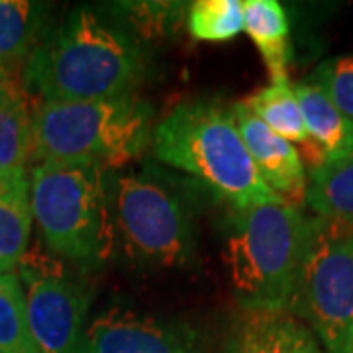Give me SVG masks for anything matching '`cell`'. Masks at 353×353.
I'll return each instance as SVG.
<instances>
[{"label":"cell","mask_w":353,"mask_h":353,"mask_svg":"<svg viewBox=\"0 0 353 353\" xmlns=\"http://www.w3.org/2000/svg\"><path fill=\"white\" fill-rule=\"evenodd\" d=\"M243 30L263 57L273 81L287 77L290 59V26L285 8L277 0H245Z\"/></svg>","instance_id":"9a60e30c"},{"label":"cell","mask_w":353,"mask_h":353,"mask_svg":"<svg viewBox=\"0 0 353 353\" xmlns=\"http://www.w3.org/2000/svg\"><path fill=\"white\" fill-rule=\"evenodd\" d=\"M232 112L265 185L289 204L299 206L304 202L308 179L299 150L265 126L243 102H238Z\"/></svg>","instance_id":"30bf717a"},{"label":"cell","mask_w":353,"mask_h":353,"mask_svg":"<svg viewBox=\"0 0 353 353\" xmlns=\"http://www.w3.org/2000/svg\"><path fill=\"white\" fill-rule=\"evenodd\" d=\"M85 353H199L194 338L179 326L114 306L85 332Z\"/></svg>","instance_id":"9c48e42d"},{"label":"cell","mask_w":353,"mask_h":353,"mask_svg":"<svg viewBox=\"0 0 353 353\" xmlns=\"http://www.w3.org/2000/svg\"><path fill=\"white\" fill-rule=\"evenodd\" d=\"M79 353H85V350H81V352H79Z\"/></svg>","instance_id":"cb8c5ba5"},{"label":"cell","mask_w":353,"mask_h":353,"mask_svg":"<svg viewBox=\"0 0 353 353\" xmlns=\"http://www.w3.org/2000/svg\"><path fill=\"white\" fill-rule=\"evenodd\" d=\"M352 353H353V350H352Z\"/></svg>","instance_id":"d4e9b609"},{"label":"cell","mask_w":353,"mask_h":353,"mask_svg":"<svg viewBox=\"0 0 353 353\" xmlns=\"http://www.w3.org/2000/svg\"><path fill=\"white\" fill-rule=\"evenodd\" d=\"M241 102L265 126L271 128L281 138H285L290 143H299L301 145L299 153L303 157V163L308 165L310 171L324 163V155L312 143V139L306 132L303 112H301L294 88L289 83V79L273 81L267 87L255 90Z\"/></svg>","instance_id":"8fae6325"},{"label":"cell","mask_w":353,"mask_h":353,"mask_svg":"<svg viewBox=\"0 0 353 353\" xmlns=\"http://www.w3.org/2000/svg\"><path fill=\"white\" fill-rule=\"evenodd\" d=\"M6 273H12V271H8V269H6L4 265L0 263V277H2V275H6Z\"/></svg>","instance_id":"603a6c76"},{"label":"cell","mask_w":353,"mask_h":353,"mask_svg":"<svg viewBox=\"0 0 353 353\" xmlns=\"http://www.w3.org/2000/svg\"><path fill=\"white\" fill-rule=\"evenodd\" d=\"M34 155V112L22 87L0 81V179L26 175Z\"/></svg>","instance_id":"7c38bea8"},{"label":"cell","mask_w":353,"mask_h":353,"mask_svg":"<svg viewBox=\"0 0 353 353\" xmlns=\"http://www.w3.org/2000/svg\"><path fill=\"white\" fill-rule=\"evenodd\" d=\"M292 88L303 112L306 132L324 155V161L353 152V122L336 108L328 94L312 79L301 81Z\"/></svg>","instance_id":"4fadbf2b"},{"label":"cell","mask_w":353,"mask_h":353,"mask_svg":"<svg viewBox=\"0 0 353 353\" xmlns=\"http://www.w3.org/2000/svg\"><path fill=\"white\" fill-rule=\"evenodd\" d=\"M30 206L53 253L83 269L110 257L116 236L104 167L41 161L30 175Z\"/></svg>","instance_id":"277c9868"},{"label":"cell","mask_w":353,"mask_h":353,"mask_svg":"<svg viewBox=\"0 0 353 353\" xmlns=\"http://www.w3.org/2000/svg\"><path fill=\"white\" fill-rule=\"evenodd\" d=\"M287 312L328 353L353 350V226L312 216Z\"/></svg>","instance_id":"8992f818"},{"label":"cell","mask_w":353,"mask_h":353,"mask_svg":"<svg viewBox=\"0 0 353 353\" xmlns=\"http://www.w3.org/2000/svg\"><path fill=\"white\" fill-rule=\"evenodd\" d=\"M190 36L199 41H228L243 32L241 0H199L187 16Z\"/></svg>","instance_id":"ffe728a7"},{"label":"cell","mask_w":353,"mask_h":353,"mask_svg":"<svg viewBox=\"0 0 353 353\" xmlns=\"http://www.w3.org/2000/svg\"><path fill=\"white\" fill-rule=\"evenodd\" d=\"M308 216L289 202L240 210L226 241V265L238 301L250 312L287 310L303 263Z\"/></svg>","instance_id":"5b68a950"},{"label":"cell","mask_w":353,"mask_h":353,"mask_svg":"<svg viewBox=\"0 0 353 353\" xmlns=\"http://www.w3.org/2000/svg\"><path fill=\"white\" fill-rule=\"evenodd\" d=\"M108 199L134 257L150 265L176 267L192 252L189 210L175 190L145 173L114 175Z\"/></svg>","instance_id":"52a82bcc"},{"label":"cell","mask_w":353,"mask_h":353,"mask_svg":"<svg viewBox=\"0 0 353 353\" xmlns=\"http://www.w3.org/2000/svg\"><path fill=\"white\" fill-rule=\"evenodd\" d=\"M0 353H39L28 324L24 289L14 271L0 277Z\"/></svg>","instance_id":"d6986e66"},{"label":"cell","mask_w":353,"mask_h":353,"mask_svg":"<svg viewBox=\"0 0 353 353\" xmlns=\"http://www.w3.org/2000/svg\"><path fill=\"white\" fill-rule=\"evenodd\" d=\"M304 202L318 218L353 226V152L310 171Z\"/></svg>","instance_id":"2e32d148"},{"label":"cell","mask_w":353,"mask_h":353,"mask_svg":"<svg viewBox=\"0 0 353 353\" xmlns=\"http://www.w3.org/2000/svg\"><path fill=\"white\" fill-rule=\"evenodd\" d=\"M336 108L353 122V55L332 57L316 69L312 77Z\"/></svg>","instance_id":"44dd1931"},{"label":"cell","mask_w":353,"mask_h":353,"mask_svg":"<svg viewBox=\"0 0 353 353\" xmlns=\"http://www.w3.org/2000/svg\"><path fill=\"white\" fill-rule=\"evenodd\" d=\"M153 128L152 106L136 94L41 102L34 110V157L39 163L122 167L152 145Z\"/></svg>","instance_id":"3957f363"},{"label":"cell","mask_w":353,"mask_h":353,"mask_svg":"<svg viewBox=\"0 0 353 353\" xmlns=\"http://www.w3.org/2000/svg\"><path fill=\"white\" fill-rule=\"evenodd\" d=\"M32 218L26 175L0 179V263L8 271H14L28 252Z\"/></svg>","instance_id":"e0dca14e"},{"label":"cell","mask_w":353,"mask_h":353,"mask_svg":"<svg viewBox=\"0 0 353 353\" xmlns=\"http://www.w3.org/2000/svg\"><path fill=\"white\" fill-rule=\"evenodd\" d=\"M152 150L161 163L199 179L238 212L285 202L259 175L232 108L218 102H181L153 128Z\"/></svg>","instance_id":"7a4b0ae2"},{"label":"cell","mask_w":353,"mask_h":353,"mask_svg":"<svg viewBox=\"0 0 353 353\" xmlns=\"http://www.w3.org/2000/svg\"><path fill=\"white\" fill-rule=\"evenodd\" d=\"M124 8L130 16V22L138 28L143 36H163L169 24H175L179 4L169 2H141V4H128Z\"/></svg>","instance_id":"7402d4cb"},{"label":"cell","mask_w":353,"mask_h":353,"mask_svg":"<svg viewBox=\"0 0 353 353\" xmlns=\"http://www.w3.org/2000/svg\"><path fill=\"white\" fill-rule=\"evenodd\" d=\"M141 77L134 39L87 8L69 14L24 65L26 87L41 102L120 99L136 94Z\"/></svg>","instance_id":"6da1fadb"},{"label":"cell","mask_w":353,"mask_h":353,"mask_svg":"<svg viewBox=\"0 0 353 353\" xmlns=\"http://www.w3.org/2000/svg\"><path fill=\"white\" fill-rule=\"evenodd\" d=\"M26 312L39 353H79L85 341L88 290L50 257L22 259Z\"/></svg>","instance_id":"ba28073f"},{"label":"cell","mask_w":353,"mask_h":353,"mask_svg":"<svg viewBox=\"0 0 353 353\" xmlns=\"http://www.w3.org/2000/svg\"><path fill=\"white\" fill-rule=\"evenodd\" d=\"M238 353H324L312 330L287 310L250 312Z\"/></svg>","instance_id":"5bb4252c"},{"label":"cell","mask_w":353,"mask_h":353,"mask_svg":"<svg viewBox=\"0 0 353 353\" xmlns=\"http://www.w3.org/2000/svg\"><path fill=\"white\" fill-rule=\"evenodd\" d=\"M38 32L32 2L0 0V81H12L16 69L24 67Z\"/></svg>","instance_id":"ac0fdd59"}]
</instances>
